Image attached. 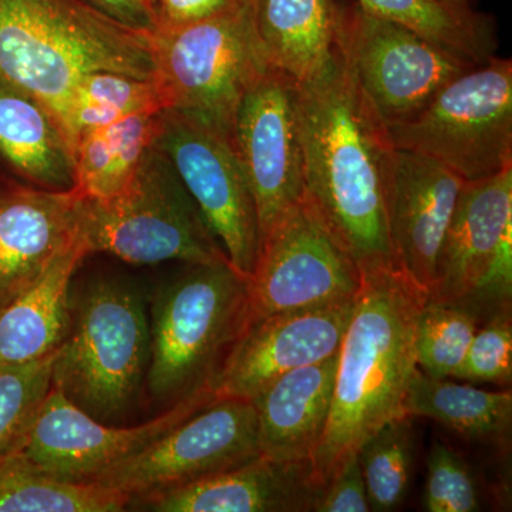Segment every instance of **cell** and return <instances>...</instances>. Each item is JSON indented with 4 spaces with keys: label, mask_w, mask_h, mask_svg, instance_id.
<instances>
[{
    "label": "cell",
    "mask_w": 512,
    "mask_h": 512,
    "mask_svg": "<svg viewBox=\"0 0 512 512\" xmlns=\"http://www.w3.org/2000/svg\"><path fill=\"white\" fill-rule=\"evenodd\" d=\"M298 116L306 202L360 271L397 268L387 222L396 147L335 45L298 82Z\"/></svg>",
    "instance_id": "6da1fadb"
},
{
    "label": "cell",
    "mask_w": 512,
    "mask_h": 512,
    "mask_svg": "<svg viewBox=\"0 0 512 512\" xmlns=\"http://www.w3.org/2000/svg\"><path fill=\"white\" fill-rule=\"evenodd\" d=\"M429 293L399 268L360 271V286L338 352L325 431L312 456L320 488L338 476L384 424L404 417L419 369L416 332Z\"/></svg>",
    "instance_id": "7a4b0ae2"
},
{
    "label": "cell",
    "mask_w": 512,
    "mask_h": 512,
    "mask_svg": "<svg viewBox=\"0 0 512 512\" xmlns=\"http://www.w3.org/2000/svg\"><path fill=\"white\" fill-rule=\"evenodd\" d=\"M93 72L156 80L153 33L80 0H0V76L42 101L64 131L74 86Z\"/></svg>",
    "instance_id": "3957f363"
},
{
    "label": "cell",
    "mask_w": 512,
    "mask_h": 512,
    "mask_svg": "<svg viewBox=\"0 0 512 512\" xmlns=\"http://www.w3.org/2000/svg\"><path fill=\"white\" fill-rule=\"evenodd\" d=\"M248 323V276L228 261L191 265L154 306L150 393L171 404L192 394L212 393L218 370Z\"/></svg>",
    "instance_id": "277c9868"
},
{
    "label": "cell",
    "mask_w": 512,
    "mask_h": 512,
    "mask_svg": "<svg viewBox=\"0 0 512 512\" xmlns=\"http://www.w3.org/2000/svg\"><path fill=\"white\" fill-rule=\"evenodd\" d=\"M77 234L89 255L103 252L128 264L228 261L180 175L154 144L119 194L107 200L80 195Z\"/></svg>",
    "instance_id": "5b68a950"
},
{
    "label": "cell",
    "mask_w": 512,
    "mask_h": 512,
    "mask_svg": "<svg viewBox=\"0 0 512 512\" xmlns=\"http://www.w3.org/2000/svg\"><path fill=\"white\" fill-rule=\"evenodd\" d=\"M150 328L138 293L100 279L70 298V326L57 349L53 386L93 419H119L143 382Z\"/></svg>",
    "instance_id": "8992f818"
},
{
    "label": "cell",
    "mask_w": 512,
    "mask_h": 512,
    "mask_svg": "<svg viewBox=\"0 0 512 512\" xmlns=\"http://www.w3.org/2000/svg\"><path fill=\"white\" fill-rule=\"evenodd\" d=\"M387 128L397 150L437 161L467 183L511 167V60L474 64L419 113Z\"/></svg>",
    "instance_id": "52a82bcc"
},
{
    "label": "cell",
    "mask_w": 512,
    "mask_h": 512,
    "mask_svg": "<svg viewBox=\"0 0 512 512\" xmlns=\"http://www.w3.org/2000/svg\"><path fill=\"white\" fill-rule=\"evenodd\" d=\"M165 109L190 111L231 134L239 101L268 69L245 0L202 22L153 33Z\"/></svg>",
    "instance_id": "ba28073f"
},
{
    "label": "cell",
    "mask_w": 512,
    "mask_h": 512,
    "mask_svg": "<svg viewBox=\"0 0 512 512\" xmlns=\"http://www.w3.org/2000/svg\"><path fill=\"white\" fill-rule=\"evenodd\" d=\"M333 45L386 124L410 119L447 83L478 64L377 18L356 0H335Z\"/></svg>",
    "instance_id": "9c48e42d"
},
{
    "label": "cell",
    "mask_w": 512,
    "mask_h": 512,
    "mask_svg": "<svg viewBox=\"0 0 512 512\" xmlns=\"http://www.w3.org/2000/svg\"><path fill=\"white\" fill-rule=\"evenodd\" d=\"M153 144L163 151L197 202L229 264L251 276L261 247L254 197L231 134L190 111H158Z\"/></svg>",
    "instance_id": "30bf717a"
},
{
    "label": "cell",
    "mask_w": 512,
    "mask_h": 512,
    "mask_svg": "<svg viewBox=\"0 0 512 512\" xmlns=\"http://www.w3.org/2000/svg\"><path fill=\"white\" fill-rule=\"evenodd\" d=\"M258 456V427L251 400H214L90 483L134 500L214 476Z\"/></svg>",
    "instance_id": "8fae6325"
},
{
    "label": "cell",
    "mask_w": 512,
    "mask_h": 512,
    "mask_svg": "<svg viewBox=\"0 0 512 512\" xmlns=\"http://www.w3.org/2000/svg\"><path fill=\"white\" fill-rule=\"evenodd\" d=\"M360 269L311 205L296 204L261 241L249 276V323L355 299Z\"/></svg>",
    "instance_id": "7c38bea8"
},
{
    "label": "cell",
    "mask_w": 512,
    "mask_h": 512,
    "mask_svg": "<svg viewBox=\"0 0 512 512\" xmlns=\"http://www.w3.org/2000/svg\"><path fill=\"white\" fill-rule=\"evenodd\" d=\"M231 141L254 197L262 241L305 197L298 80L269 66L239 101Z\"/></svg>",
    "instance_id": "4fadbf2b"
},
{
    "label": "cell",
    "mask_w": 512,
    "mask_h": 512,
    "mask_svg": "<svg viewBox=\"0 0 512 512\" xmlns=\"http://www.w3.org/2000/svg\"><path fill=\"white\" fill-rule=\"evenodd\" d=\"M212 402L210 392L192 394L171 404L156 419L134 427H113L93 419L52 386L22 451L50 476L90 483Z\"/></svg>",
    "instance_id": "5bb4252c"
},
{
    "label": "cell",
    "mask_w": 512,
    "mask_h": 512,
    "mask_svg": "<svg viewBox=\"0 0 512 512\" xmlns=\"http://www.w3.org/2000/svg\"><path fill=\"white\" fill-rule=\"evenodd\" d=\"M355 299L248 323L212 383L214 400L254 399L285 373L336 355Z\"/></svg>",
    "instance_id": "9a60e30c"
},
{
    "label": "cell",
    "mask_w": 512,
    "mask_h": 512,
    "mask_svg": "<svg viewBox=\"0 0 512 512\" xmlns=\"http://www.w3.org/2000/svg\"><path fill=\"white\" fill-rule=\"evenodd\" d=\"M466 183L443 164L396 148L387 197L394 261L429 295L441 242Z\"/></svg>",
    "instance_id": "2e32d148"
},
{
    "label": "cell",
    "mask_w": 512,
    "mask_h": 512,
    "mask_svg": "<svg viewBox=\"0 0 512 512\" xmlns=\"http://www.w3.org/2000/svg\"><path fill=\"white\" fill-rule=\"evenodd\" d=\"M320 490L311 460L258 456L214 476L134 498L130 507L157 512H306L315 508Z\"/></svg>",
    "instance_id": "e0dca14e"
},
{
    "label": "cell",
    "mask_w": 512,
    "mask_h": 512,
    "mask_svg": "<svg viewBox=\"0 0 512 512\" xmlns=\"http://www.w3.org/2000/svg\"><path fill=\"white\" fill-rule=\"evenodd\" d=\"M80 195L46 191L0 170V312L77 234Z\"/></svg>",
    "instance_id": "ac0fdd59"
},
{
    "label": "cell",
    "mask_w": 512,
    "mask_h": 512,
    "mask_svg": "<svg viewBox=\"0 0 512 512\" xmlns=\"http://www.w3.org/2000/svg\"><path fill=\"white\" fill-rule=\"evenodd\" d=\"M510 231L512 165L464 185L441 242L436 281L427 302L466 306Z\"/></svg>",
    "instance_id": "d6986e66"
},
{
    "label": "cell",
    "mask_w": 512,
    "mask_h": 512,
    "mask_svg": "<svg viewBox=\"0 0 512 512\" xmlns=\"http://www.w3.org/2000/svg\"><path fill=\"white\" fill-rule=\"evenodd\" d=\"M338 353L278 377L251 399L261 456L311 460L328 421Z\"/></svg>",
    "instance_id": "ffe728a7"
},
{
    "label": "cell",
    "mask_w": 512,
    "mask_h": 512,
    "mask_svg": "<svg viewBox=\"0 0 512 512\" xmlns=\"http://www.w3.org/2000/svg\"><path fill=\"white\" fill-rule=\"evenodd\" d=\"M0 170L46 191H72L74 150L55 114L0 76Z\"/></svg>",
    "instance_id": "44dd1931"
},
{
    "label": "cell",
    "mask_w": 512,
    "mask_h": 512,
    "mask_svg": "<svg viewBox=\"0 0 512 512\" xmlns=\"http://www.w3.org/2000/svg\"><path fill=\"white\" fill-rule=\"evenodd\" d=\"M86 256L89 251L76 234L0 312V366L42 359L60 348L70 326L72 279Z\"/></svg>",
    "instance_id": "7402d4cb"
},
{
    "label": "cell",
    "mask_w": 512,
    "mask_h": 512,
    "mask_svg": "<svg viewBox=\"0 0 512 512\" xmlns=\"http://www.w3.org/2000/svg\"><path fill=\"white\" fill-rule=\"evenodd\" d=\"M271 66L301 80L325 62L335 40V0H245Z\"/></svg>",
    "instance_id": "603a6c76"
},
{
    "label": "cell",
    "mask_w": 512,
    "mask_h": 512,
    "mask_svg": "<svg viewBox=\"0 0 512 512\" xmlns=\"http://www.w3.org/2000/svg\"><path fill=\"white\" fill-rule=\"evenodd\" d=\"M403 409L407 417L437 421L467 440H497L511 429L512 394L433 379L417 369Z\"/></svg>",
    "instance_id": "cb8c5ba5"
},
{
    "label": "cell",
    "mask_w": 512,
    "mask_h": 512,
    "mask_svg": "<svg viewBox=\"0 0 512 512\" xmlns=\"http://www.w3.org/2000/svg\"><path fill=\"white\" fill-rule=\"evenodd\" d=\"M157 113L131 114L83 134L74 147V190L89 200H107L119 194L153 144Z\"/></svg>",
    "instance_id": "d4e9b609"
},
{
    "label": "cell",
    "mask_w": 512,
    "mask_h": 512,
    "mask_svg": "<svg viewBox=\"0 0 512 512\" xmlns=\"http://www.w3.org/2000/svg\"><path fill=\"white\" fill-rule=\"evenodd\" d=\"M377 18L390 20L463 57L483 63L495 56L497 26L493 16L473 6H454L441 0H356Z\"/></svg>",
    "instance_id": "484cf974"
},
{
    "label": "cell",
    "mask_w": 512,
    "mask_h": 512,
    "mask_svg": "<svg viewBox=\"0 0 512 512\" xmlns=\"http://www.w3.org/2000/svg\"><path fill=\"white\" fill-rule=\"evenodd\" d=\"M130 497L50 476L22 450L0 458V512H119Z\"/></svg>",
    "instance_id": "4316f807"
},
{
    "label": "cell",
    "mask_w": 512,
    "mask_h": 512,
    "mask_svg": "<svg viewBox=\"0 0 512 512\" xmlns=\"http://www.w3.org/2000/svg\"><path fill=\"white\" fill-rule=\"evenodd\" d=\"M165 109L163 92L156 80L126 74H83L74 86L67 111L66 134L76 147L83 134L143 111Z\"/></svg>",
    "instance_id": "83f0119b"
},
{
    "label": "cell",
    "mask_w": 512,
    "mask_h": 512,
    "mask_svg": "<svg viewBox=\"0 0 512 512\" xmlns=\"http://www.w3.org/2000/svg\"><path fill=\"white\" fill-rule=\"evenodd\" d=\"M372 511L396 510L412 480L413 431L409 417L384 424L356 454Z\"/></svg>",
    "instance_id": "f1b7e54d"
},
{
    "label": "cell",
    "mask_w": 512,
    "mask_h": 512,
    "mask_svg": "<svg viewBox=\"0 0 512 512\" xmlns=\"http://www.w3.org/2000/svg\"><path fill=\"white\" fill-rule=\"evenodd\" d=\"M56 352L32 362L0 366V458L22 450L28 439L53 386Z\"/></svg>",
    "instance_id": "f546056e"
},
{
    "label": "cell",
    "mask_w": 512,
    "mask_h": 512,
    "mask_svg": "<svg viewBox=\"0 0 512 512\" xmlns=\"http://www.w3.org/2000/svg\"><path fill=\"white\" fill-rule=\"evenodd\" d=\"M477 330L476 313L466 306L427 302L417 323V367L433 379L454 377Z\"/></svg>",
    "instance_id": "4dcf8cb0"
},
{
    "label": "cell",
    "mask_w": 512,
    "mask_h": 512,
    "mask_svg": "<svg viewBox=\"0 0 512 512\" xmlns=\"http://www.w3.org/2000/svg\"><path fill=\"white\" fill-rule=\"evenodd\" d=\"M423 505L429 512H473L480 508L470 467L453 448L441 443L431 447Z\"/></svg>",
    "instance_id": "1f68e13d"
},
{
    "label": "cell",
    "mask_w": 512,
    "mask_h": 512,
    "mask_svg": "<svg viewBox=\"0 0 512 512\" xmlns=\"http://www.w3.org/2000/svg\"><path fill=\"white\" fill-rule=\"evenodd\" d=\"M512 376V325L510 312L495 313L477 330L454 379L477 383H510Z\"/></svg>",
    "instance_id": "d6a6232c"
},
{
    "label": "cell",
    "mask_w": 512,
    "mask_h": 512,
    "mask_svg": "<svg viewBox=\"0 0 512 512\" xmlns=\"http://www.w3.org/2000/svg\"><path fill=\"white\" fill-rule=\"evenodd\" d=\"M315 512H369V497L359 460L353 457L338 476L320 490Z\"/></svg>",
    "instance_id": "836d02e7"
},
{
    "label": "cell",
    "mask_w": 512,
    "mask_h": 512,
    "mask_svg": "<svg viewBox=\"0 0 512 512\" xmlns=\"http://www.w3.org/2000/svg\"><path fill=\"white\" fill-rule=\"evenodd\" d=\"M237 0H151L158 29H173L220 15Z\"/></svg>",
    "instance_id": "e575fe53"
},
{
    "label": "cell",
    "mask_w": 512,
    "mask_h": 512,
    "mask_svg": "<svg viewBox=\"0 0 512 512\" xmlns=\"http://www.w3.org/2000/svg\"><path fill=\"white\" fill-rule=\"evenodd\" d=\"M101 15L116 20L127 28L154 33L156 15L150 0H80Z\"/></svg>",
    "instance_id": "d590c367"
},
{
    "label": "cell",
    "mask_w": 512,
    "mask_h": 512,
    "mask_svg": "<svg viewBox=\"0 0 512 512\" xmlns=\"http://www.w3.org/2000/svg\"><path fill=\"white\" fill-rule=\"evenodd\" d=\"M441 2L454 6H471V0H441Z\"/></svg>",
    "instance_id": "8d00e7d4"
},
{
    "label": "cell",
    "mask_w": 512,
    "mask_h": 512,
    "mask_svg": "<svg viewBox=\"0 0 512 512\" xmlns=\"http://www.w3.org/2000/svg\"><path fill=\"white\" fill-rule=\"evenodd\" d=\"M150 2H151V0H150Z\"/></svg>",
    "instance_id": "74e56055"
}]
</instances>
